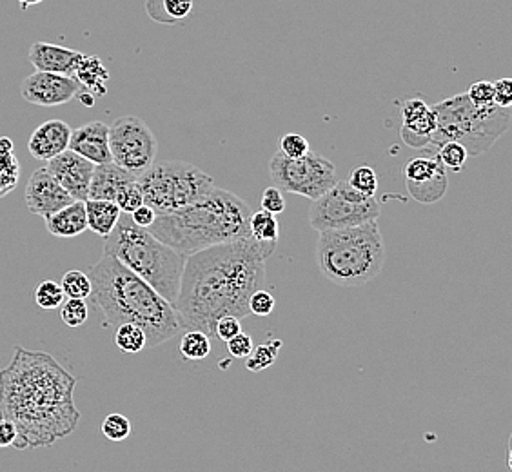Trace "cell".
Wrapping results in <instances>:
<instances>
[{"label":"cell","instance_id":"obj_1","mask_svg":"<svg viewBox=\"0 0 512 472\" xmlns=\"http://www.w3.org/2000/svg\"><path fill=\"white\" fill-rule=\"evenodd\" d=\"M275 249L249 236L188 256L173 304L180 331L213 338L222 316L249 315V298L266 286V260Z\"/></svg>","mask_w":512,"mask_h":472},{"label":"cell","instance_id":"obj_2","mask_svg":"<svg viewBox=\"0 0 512 472\" xmlns=\"http://www.w3.org/2000/svg\"><path fill=\"white\" fill-rule=\"evenodd\" d=\"M79 378L44 351L17 345L10 364L0 369V420L17 429V451L50 447L79 427L75 405Z\"/></svg>","mask_w":512,"mask_h":472},{"label":"cell","instance_id":"obj_3","mask_svg":"<svg viewBox=\"0 0 512 472\" xmlns=\"http://www.w3.org/2000/svg\"><path fill=\"white\" fill-rule=\"evenodd\" d=\"M88 276L89 300L102 311L109 325H138L146 333L148 347H157L178 335L180 324L173 304L117 258L104 253Z\"/></svg>","mask_w":512,"mask_h":472},{"label":"cell","instance_id":"obj_4","mask_svg":"<svg viewBox=\"0 0 512 472\" xmlns=\"http://www.w3.org/2000/svg\"><path fill=\"white\" fill-rule=\"evenodd\" d=\"M251 213L246 200L215 186L195 204L169 215H157L149 231L188 258L209 247L249 238Z\"/></svg>","mask_w":512,"mask_h":472},{"label":"cell","instance_id":"obj_5","mask_svg":"<svg viewBox=\"0 0 512 472\" xmlns=\"http://www.w3.org/2000/svg\"><path fill=\"white\" fill-rule=\"evenodd\" d=\"M104 253L117 258L169 304H175L186 256L160 242L149 229L135 226L129 215L122 213L115 229L104 238Z\"/></svg>","mask_w":512,"mask_h":472},{"label":"cell","instance_id":"obj_6","mask_svg":"<svg viewBox=\"0 0 512 472\" xmlns=\"http://www.w3.org/2000/svg\"><path fill=\"white\" fill-rule=\"evenodd\" d=\"M384 262V236L378 220L349 229L325 231L320 233L316 244L318 269L336 286H364L375 280Z\"/></svg>","mask_w":512,"mask_h":472},{"label":"cell","instance_id":"obj_7","mask_svg":"<svg viewBox=\"0 0 512 472\" xmlns=\"http://www.w3.org/2000/svg\"><path fill=\"white\" fill-rule=\"evenodd\" d=\"M433 111L436 129L429 148L458 142L467 149L469 157L487 153L511 126V108H500L496 104L474 106L465 93L434 104Z\"/></svg>","mask_w":512,"mask_h":472},{"label":"cell","instance_id":"obj_8","mask_svg":"<svg viewBox=\"0 0 512 472\" xmlns=\"http://www.w3.org/2000/svg\"><path fill=\"white\" fill-rule=\"evenodd\" d=\"M137 180L144 204L157 215H169L191 206L215 187V180L206 171L182 160L153 164Z\"/></svg>","mask_w":512,"mask_h":472},{"label":"cell","instance_id":"obj_9","mask_svg":"<svg viewBox=\"0 0 512 472\" xmlns=\"http://www.w3.org/2000/svg\"><path fill=\"white\" fill-rule=\"evenodd\" d=\"M380 217V202L338 180L322 197L316 198L309 209V226L318 233L362 226Z\"/></svg>","mask_w":512,"mask_h":472},{"label":"cell","instance_id":"obj_10","mask_svg":"<svg viewBox=\"0 0 512 472\" xmlns=\"http://www.w3.org/2000/svg\"><path fill=\"white\" fill-rule=\"evenodd\" d=\"M269 175L282 193H295L316 200L338 182L335 164L309 151L304 157L287 158L276 151L269 162Z\"/></svg>","mask_w":512,"mask_h":472},{"label":"cell","instance_id":"obj_11","mask_svg":"<svg viewBox=\"0 0 512 472\" xmlns=\"http://www.w3.org/2000/svg\"><path fill=\"white\" fill-rule=\"evenodd\" d=\"M111 162L138 178L157 158L158 140L142 118L120 117L109 126Z\"/></svg>","mask_w":512,"mask_h":472},{"label":"cell","instance_id":"obj_12","mask_svg":"<svg viewBox=\"0 0 512 472\" xmlns=\"http://www.w3.org/2000/svg\"><path fill=\"white\" fill-rule=\"evenodd\" d=\"M404 175L407 193L420 204L425 206L436 204L447 193V186H449L447 169L436 155L407 160Z\"/></svg>","mask_w":512,"mask_h":472},{"label":"cell","instance_id":"obj_13","mask_svg":"<svg viewBox=\"0 0 512 472\" xmlns=\"http://www.w3.org/2000/svg\"><path fill=\"white\" fill-rule=\"evenodd\" d=\"M80 84L75 77L35 71L22 80L20 95L26 102L42 108H57L64 106L80 93Z\"/></svg>","mask_w":512,"mask_h":472},{"label":"cell","instance_id":"obj_14","mask_svg":"<svg viewBox=\"0 0 512 472\" xmlns=\"http://www.w3.org/2000/svg\"><path fill=\"white\" fill-rule=\"evenodd\" d=\"M26 207L37 217L48 218L60 211L62 207L73 204L75 200L55 178L51 177L46 168L33 171L28 186H26Z\"/></svg>","mask_w":512,"mask_h":472},{"label":"cell","instance_id":"obj_15","mask_svg":"<svg viewBox=\"0 0 512 472\" xmlns=\"http://www.w3.org/2000/svg\"><path fill=\"white\" fill-rule=\"evenodd\" d=\"M46 169L50 171L51 177L68 191L73 200H88L89 184L95 171V164L73 153L71 149H66L64 153L48 160Z\"/></svg>","mask_w":512,"mask_h":472},{"label":"cell","instance_id":"obj_16","mask_svg":"<svg viewBox=\"0 0 512 472\" xmlns=\"http://www.w3.org/2000/svg\"><path fill=\"white\" fill-rule=\"evenodd\" d=\"M73 153L86 158L91 164L100 166L111 162L109 151V126L104 122H88L71 131L69 148Z\"/></svg>","mask_w":512,"mask_h":472},{"label":"cell","instance_id":"obj_17","mask_svg":"<svg viewBox=\"0 0 512 472\" xmlns=\"http://www.w3.org/2000/svg\"><path fill=\"white\" fill-rule=\"evenodd\" d=\"M82 57H84V53H80V51L69 50L59 44H50V42H35L28 53L31 66L37 71L59 73V75H68V77L75 75Z\"/></svg>","mask_w":512,"mask_h":472},{"label":"cell","instance_id":"obj_18","mask_svg":"<svg viewBox=\"0 0 512 472\" xmlns=\"http://www.w3.org/2000/svg\"><path fill=\"white\" fill-rule=\"evenodd\" d=\"M71 131L64 120H48L31 133L28 149L35 160H51L69 148Z\"/></svg>","mask_w":512,"mask_h":472},{"label":"cell","instance_id":"obj_19","mask_svg":"<svg viewBox=\"0 0 512 472\" xmlns=\"http://www.w3.org/2000/svg\"><path fill=\"white\" fill-rule=\"evenodd\" d=\"M133 178H135L133 175H129L128 171H124L113 162L95 166L91 184H89L88 200L115 202L117 191Z\"/></svg>","mask_w":512,"mask_h":472},{"label":"cell","instance_id":"obj_20","mask_svg":"<svg viewBox=\"0 0 512 472\" xmlns=\"http://www.w3.org/2000/svg\"><path fill=\"white\" fill-rule=\"evenodd\" d=\"M46 227L51 235L57 238H73V236L82 235L88 229V220H86V207L84 202L75 200L73 204L62 207L51 217L44 218Z\"/></svg>","mask_w":512,"mask_h":472},{"label":"cell","instance_id":"obj_21","mask_svg":"<svg viewBox=\"0 0 512 472\" xmlns=\"http://www.w3.org/2000/svg\"><path fill=\"white\" fill-rule=\"evenodd\" d=\"M80 84V91H86L93 97H104L108 93L109 73L99 57L84 55L80 60L79 68L73 75Z\"/></svg>","mask_w":512,"mask_h":472},{"label":"cell","instance_id":"obj_22","mask_svg":"<svg viewBox=\"0 0 512 472\" xmlns=\"http://www.w3.org/2000/svg\"><path fill=\"white\" fill-rule=\"evenodd\" d=\"M84 207H86L88 229L102 238H106L115 229L122 215L119 206L108 200H84Z\"/></svg>","mask_w":512,"mask_h":472},{"label":"cell","instance_id":"obj_23","mask_svg":"<svg viewBox=\"0 0 512 472\" xmlns=\"http://www.w3.org/2000/svg\"><path fill=\"white\" fill-rule=\"evenodd\" d=\"M20 178L19 158L15 155V144L8 137H0V198L11 193Z\"/></svg>","mask_w":512,"mask_h":472},{"label":"cell","instance_id":"obj_24","mask_svg":"<svg viewBox=\"0 0 512 472\" xmlns=\"http://www.w3.org/2000/svg\"><path fill=\"white\" fill-rule=\"evenodd\" d=\"M149 17L158 24H177L193 11V0H146Z\"/></svg>","mask_w":512,"mask_h":472},{"label":"cell","instance_id":"obj_25","mask_svg":"<svg viewBox=\"0 0 512 472\" xmlns=\"http://www.w3.org/2000/svg\"><path fill=\"white\" fill-rule=\"evenodd\" d=\"M434 129H436V115L431 108L424 117L414 120L411 124H402L400 137L404 140L405 146H409V148L425 149L431 146Z\"/></svg>","mask_w":512,"mask_h":472},{"label":"cell","instance_id":"obj_26","mask_svg":"<svg viewBox=\"0 0 512 472\" xmlns=\"http://www.w3.org/2000/svg\"><path fill=\"white\" fill-rule=\"evenodd\" d=\"M249 236L260 242V244H269V246H278L280 238V224L275 215L267 211H256L249 217Z\"/></svg>","mask_w":512,"mask_h":472},{"label":"cell","instance_id":"obj_27","mask_svg":"<svg viewBox=\"0 0 512 472\" xmlns=\"http://www.w3.org/2000/svg\"><path fill=\"white\" fill-rule=\"evenodd\" d=\"M282 345H284L282 340L271 338L266 344L253 347V351H251V354L246 358L247 371H251V373H262V371L269 369L271 365L275 364Z\"/></svg>","mask_w":512,"mask_h":472},{"label":"cell","instance_id":"obj_28","mask_svg":"<svg viewBox=\"0 0 512 472\" xmlns=\"http://www.w3.org/2000/svg\"><path fill=\"white\" fill-rule=\"evenodd\" d=\"M115 344L122 353L137 354L148 347L146 333L135 324L117 325L115 331Z\"/></svg>","mask_w":512,"mask_h":472},{"label":"cell","instance_id":"obj_29","mask_svg":"<svg viewBox=\"0 0 512 472\" xmlns=\"http://www.w3.org/2000/svg\"><path fill=\"white\" fill-rule=\"evenodd\" d=\"M178 351L189 362L204 360L211 353V338L200 331H186L180 340Z\"/></svg>","mask_w":512,"mask_h":472},{"label":"cell","instance_id":"obj_30","mask_svg":"<svg viewBox=\"0 0 512 472\" xmlns=\"http://www.w3.org/2000/svg\"><path fill=\"white\" fill-rule=\"evenodd\" d=\"M60 287L64 291L66 298H82L86 300L91 295V280H89L88 273L82 271H68L66 275L62 276Z\"/></svg>","mask_w":512,"mask_h":472},{"label":"cell","instance_id":"obj_31","mask_svg":"<svg viewBox=\"0 0 512 472\" xmlns=\"http://www.w3.org/2000/svg\"><path fill=\"white\" fill-rule=\"evenodd\" d=\"M115 204L119 206L120 213L124 215H131L135 209L144 204V195L142 189L138 186L137 178L129 180L124 186L120 187L115 197Z\"/></svg>","mask_w":512,"mask_h":472},{"label":"cell","instance_id":"obj_32","mask_svg":"<svg viewBox=\"0 0 512 472\" xmlns=\"http://www.w3.org/2000/svg\"><path fill=\"white\" fill-rule=\"evenodd\" d=\"M64 300H66V295L62 291V287L53 280H44L35 289V302L40 309H46V311L57 309L64 304Z\"/></svg>","mask_w":512,"mask_h":472},{"label":"cell","instance_id":"obj_33","mask_svg":"<svg viewBox=\"0 0 512 472\" xmlns=\"http://www.w3.org/2000/svg\"><path fill=\"white\" fill-rule=\"evenodd\" d=\"M89 309L86 300L82 298H68L60 305L62 322L68 327H80L88 322Z\"/></svg>","mask_w":512,"mask_h":472},{"label":"cell","instance_id":"obj_34","mask_svg":"<svg viewBox=\"0 0 512 472\" xmlns=\"http://www.w3.org/2000/svg\"><path fill=\"white\" fill-rule=\"evenodd\" d=\"M438 160L444 164L445 169H453V171H462L465 162L469 160L467 149L463 148L458 142H445L436 153Z\"/></svg>","mask_w":512,"mask_h":472},{"label":"cell","instance_id":"obj_35","mask_svg":"<svg viewBox=\"0 0 512 472\" xmlns=\"http://www.w3.org/2000/svg\"><path fill=\"white\" fill-rule=\"evenodd\" d=\"M102 434L111 442H124L131 434V422L124 414H108L102 422Z\"/></svg>","mask_w":512,"mask_h":472},{"label":"cell","instance_id":"obj_36","mask_svg":"<svg viewBox=\"0 0 512 472\" xmlns=\"http://www.w3.org/2000/svg\"><path fill=\"white\" fill-rule=\"evenodd\" d=\"M349 186L355 187L356 191L364 193L367 197H375L378 189V177L375 169L369 166H360L349 173Z\"/></svg>","mask_w":512,"mask_h":472},{"label":"cell","instance_id":"obj_37","mask_svg":"<svg viewBox=\"0 0 512 472\" xmlns=\"http://www.w3.org/2000/svg\"><path fill=\"white\" fill-rule=\"evenodd\" d=\"M278 151L287 158H300L309 153V140L298 133H286L278 140Z\"/></svg>","mask_w":512,"mask_h":472},{"label":"cell","instance_id":"obj_38","mask_svg":"<svg viewBox=\"0 0 512 472\" xmlns=\"http://www.w3.org/2000/svg\"><path fill=\"white\" fill-rule=\"evenodd\" d=\"M467 99L473 102L474 106H493L494 104V84L487 80L474 82L467 89Z\"/></svg>","mask_w":512,"mask_h":472},{"label":"cell","instance_id":"obj_39","mask_svg":"<svg viewBox=\"0 0 512 472\" xmlns=\"http://www.w3.org/2000/svg\"><path fill=\"white\" fill-rule=\"evenodd\" d=\"M275 296L271 295L266 289H258L251 298H249V313L255 316H269L275 311Z\"/></svg>","mask_w":512,"mask_h":472},{"label":"cell","instance_id":"obj_40","mask_svg":"<svg viewBox=\"0 0 512 472\" xmlns=\"http://www.w3.org/2000/svg\"><path fill=\"white\" fill-rule=\"evenodd\" d=\"M262 209L271 215H280L286 211V197L278 187L271 186L264 189L262 195Z\"/></svg>","mask_w":512,"mask_h":472},{"label":"cell","instance_id":"obj_41","mask_svg":"<svg viewBox=\"0 0 512 472\" xmlns=\"http://www.w3.org/2000/svg\"><path fill=\"white\" fill-rule=\"evenodd\" d=\"M238 333H242V324L235 316H222L215 324V338L220 342H229Z\"/></svg>","mask_w":512,"mask_h":472},{"label":"cell","instance_id":"obj_42","mask_svg":"<svg viewBox=\"0 0 512 472\" xmlns=\"http://www.w3.org/2000/svg\"><path fill=\"white\" fill-rule=\"evenodd\" d=\"M227 344V351L231 356H235V358H247L251 351H253V340H251V336L246 335L244 331L242 333H238L237 336H233Z\"/></svg>","mask_w":512,"mask_h":472},{"label":"cell","instance_id":"obj_43","mask_svg":"<svg viewBox=\"0 0 512 472\" xmlns=\"http://www.w3.org/2000/svg\"><path fill=\"white\" fill-rule=\"evenodd\" d=\"M429 109H431V106H427L424 100H407V102H404V106H402V124H411L414 120L424 117Z\"/></svg>","mask_w":512,"mask_h":472},{"label":"cell","instance_id":"obj_44","mask_svg":"<svg viewBox=\"0 0 512 472\" xmlns=\"http://www.w3.org/2000/svg\"><path fill=\"white\" fill-rule=\"evenodd\" d=\"M494 84V104L500 108H511L512 106V80L500 79Z\"/></svg>","mask_w":512,"mask_h":472},{"label":"cell","instance_id":"obj_45","mask_svg":"<svg viewBox=\"0 0 512 472\" xmlns=\"http://www.w3.org/2000/svg\"><path fill=\"white\" fill-rule=\"evenodd\" d=\"M129 218H131V222H133L135 226L149 229L151 224L155 222L157 213H155L151 207L146 206V204H142V206L138 207V209H135V211L129 215Z\"/></svg>","mask_w":512,"mask_h":472},{"label":"cell","instance_id":"obj_46","mask_svg":"<svg viewBox=\"0 0 512 472\" xmlns=\"http://www.w3.org/2000/svg\"><path fill=\"white\" fill-rule=\"evenodd\" d=\"M17 442V429L13 423L8 420H0V449L13 447V443Z\"/></svg>","mask_w":512,"mask_h":472},{"label":"cell","instance_id":"obj_47","mask_svg":"<svg viewBox=\"0 0 512 472\" xmlns=\"http://www.w3.org/2000/svg\"><path fill=\"white\" fill-rule=\"evenodd\" d=\"M17 2H19V6L22 10H28L31 6H37V4L44 2V0H17Z\"/></svg>","mask_w":512,"mask_h":472}]
</instances>
